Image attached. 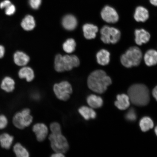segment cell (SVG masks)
<instances>
[{"label":"cell","instance_id":"3957f363","mask_svg":"<svg viewBox=\"0 0 157 157\" xmlns=\"http://www.w3.org/2000/svg\"><path fill=\"white\" fill-rule=\"evenodd\" d=\"M79 64V59L75 55L62 56L58 54L55 58V68L58 72L71 70L74 67H77Z\"/></svg>","mask_w":157,"mask_h":157},{"label":"cell","instance_id":"5b68a950","mask_svg":"<svg viewBox=\"0 0 157 157\" xmlns=\"http://www.w3.org/2000/svg\"><path fill=\"white\" fill-rule=\"evenodd\" d=\"M48 139L51 146L55 152L65 154L69 148L67 140L62 133H52L49 135Z\"/></svg>","mask_w":157,"mask_h":157},{"label":"cell","instance_id":"f1b7e54d","mask_svg":"<svg viewBox=\"0 0 157 157\" xmlns=\"http://www.w3.org/2000/svg\"><path fill=\"white\" fill-rule=\"evenodd\" d=\"M8 123L6 117L4 115H0V130L6 128Z\"/></svg>","mask_w":157,"mask_h":157},{"label":"cell","instance_id":"44dd1931","mask_svg":"<svg viewBox=\"0 0 157 157\" xmlns=\"http://www.w3.org/2000/svg\"><path fill=\"white\" fill-rule=\"evenodd\" d=\"M21 27L25 30H32L35 26V21L34 17L31 15H26L21 21Z\"/></svg>","mask_w":157,"mask_h":157},{"label":"cell","instance_id":"484cf974","mask_svg":"<svg viewBox=\"0 0 157 157\" xmlns=\"http://www.w3.org/2000/svg\"><path fill=\"white\" fill-rule=\"evenodd\" d=\"M139 124L141 130L143 132H146L152 128L154 125L152 120L148 117H144L141 119Z\"/></svg>","mask_w":157,"mask_h":157},{"label":"cell","instance_id":"ba28073f","mask_svg":"<svg viewBox=\"0 0 157 157\" xmlns=\"http://www.w3.org/2000/svg\"><path fill=\"white\" fill-rule=\"evenodd\" d=\"M53 90L57 98L63 101H67L73 91L71 85L67 81L55 84Z\"/></svg>","mask_w":157,"mask_h":157},{"label":"cell","instance_id":"74e56055","mask_svg":"<svg viewBox=\"0 0 157 157\" xmlns=\"http://www.w3.org/2000/svg\"><path fill=\"white\" fill-rule=\"evenodd\" d=\"M155 132L157 136V126L155 127Z\"/></svg>","mask_w":157,"mask_h":157},{"label":"cell","instance_id":"cb8c5ba5","mask_svg":"<svg viewBox=\"0 0 157 157\" xmlns=\"http://www.w3.org/2000/svg\"><path fill=\"white\" fill-rule=\"evenodd\" d=\"M78 111L80 114L86 120H88L91 119H95L97 116L95 112L92 108L85 106L80 107Z\"/></svg>","mask_w":157,"mask_h":157},{"label":"cell","instance_id":"4fadbf2b","mask_svg":"<svg viewBox=\"0 0 157 157\" xmlns=\"http://www.w3.org/2000/svg\"><path fill=\"white\" fill-rule=\"evenodd\" d=\"M15 83L14 79L10 76H6L1 82L0 87L2 90L7 93H10L15 89Z\"/></svg>","mask_w":157,"mask_h":157},{"label":"cell","instance_id":"8fae6325","mask_svg":"<svg viewBox=\"0 0 157 157\" xmlns=\"http://www.w3.org/2000/svg\"><path fill=\"white\" fill-rule=\"evenodd\" d=\"M135 42L139 46L146 44L150 40V33L144 29H136L135 31Z\"/></svg>","mask_w":157,"mask_h":157},{"label":"cell","instance_id":"8992f818","mask_svg":"<svg viewBox=\"0 0 157 157\" xmlns=\"http://www.w3.org/2000/svg\"><path fill=\"white\" fill-rule=\"evenodd\" d=\"M33 121V117L30 115V110L25 109L15 114L13 117L12 122L17 128L23 129L29 126Z\"/></svg>","mask_w":157,"mask_h":157},{"label":"cell","instance_id":"2e32d148","mask_svg":"<svg viewBox=\"0 0 157 157\" xmlns=\"http://www.w3.org/2000/svg\"><path fill=\"white\" fill-rule=\"evenodd\" d=\"M115 105L118 109L123 110L127 109L130 105V100L128 95L123 94L117 96V101Z\"/></svg>","mask_w":157,"mask_h":157},{"label":"cell","instance_id":"52a82bcc","mask_svg":"<svg viewBox=\"0 0 157 157\" xmlns=\"http://www.w3.org/2000/svg\"><path fill=\"white\" fill-rule=\"evenodd\" d=\"M101 39L105 44H116L121 36L120 31L116 28L105 25L101 30Z\"/></svg>","mask_w":157,"mask_h":157},{"label":"cell","instance_id":"9c48e42d","mask_svg":"<svg viewBox=\"0 0 157 157\" xmlns=\"http://www.w3.org/2000/svg\"><path fill=\"white\" fill-rule=\"evenodd\" d=\"M101 15L103 20L109 23H116L119 19L117 11L109 6H105L103 8L101 11Z\"/></svg>","mask_w":157,"mask_h":157},{"label":"cell","instance_id":"4316f807","mask_svg":"<svg viewBox=\"0 0 157 157\" xmlns=\"http://www.w3.org/2000/svg\"><path fill=\"white\" fill-rule=\"evenodd\" d=\"M76 44L74 39H69L65 42L63 45V50L68 53H71L75 50Z\"/></svg>","mask_w":157,"mask_h":157},{"label":"cell","instance_id":"836d02e7","mask_svg":"<svg viewBox=\"0 0 157 157\" xmlns=\"http://www.w3.org/2000/svg\"><path fill=\"white\" fill-rule=\"evenodd\" d=\"M6 50L5 47L0 45V59L2 58L5 56Z\"/></svg>","mask_w":157,"mask_h":157},{"label":"cell","instance_id":"4dcf8cb0","mask_svg":"<svg viewBox=\"0 0 157 157\" xmlns=\"http://www.w3.org/2000/svg\"><path fill=\"white\" fill-rule=\"evenodd\" d=\"M42 3V0H29V3L30 7L33 9H39Z\"/></svg>","mask_w":157,"mask_h":157},{"label":"cell","instance_id":"f546056e","mask_svg":"<svg viewBox=\"0 0 157 157\" xmlns=\"http://www.w3.org/2000/svg\"><path fill=\"white\" fill-rule=\"evenodd\" d=\"M15 11V6L12 4L5 9V14L8 16H11L14 14Z\"/></svg>","mask_w":157,"mask_h":157},{"label":"cell","instance_id":"7402d4cb","mask_svg":"<svg viewBox=\"0 0 157 157\" xmlns=\"http://www.w3.org/2000/svg\"><path fill=\"white\" fill-rule=\"evenodd\" d=\"M97 58L98 64L102 66L107 65L110 61L109 52L105 49H102L97 53Z\"/></svg>","mask_w":157,"mask_h":157},{"label":"cell","instance_id":"30bf717a","mask_svg":"<svg viewBox=\"0 0 157 157\" xmlns=\"http://www.w3.org/2000/svg\"><path fill=\"white\" fill-rule=\"evenodd\" d=\"M33 131L36 135L37 140L39 142L44 141L48 136V127L44 123H37L33 127Z\"/></svg>","mask_w":157,"mask_h":157},{"label":"cell","instance_id":"83f0119b","mask_svg":"<svg viewBox=\"0 0 157 157\" xmlns=\"http://www.w3.org/2000/svg\"><path fill=\"white\" fill-rule=\"evenodd\" d=\"M50 129L52 133H62L60 125L57 122H54L51 124Z\"/></svg>","mask_w":157,"mask_h":157},{"label":"cell","instance_id":"8d00e7d4","mask_svg":"<svg viewBox=\"0 0 157 157\" xmlns=\"http://www.w3.org/2000/svg\"><path fill=\"white\" fill-rule=\"evenodd\" d=\"M149 1L152 5L157 7V0H149Z\"/></svg>","mask_w":157,"mask_h":157},{"label":"cell","instance_id":"e0dca14e","mask_svg":"<svg viewBox=\"0 0 157 157\" xmlns=\"http://www.w3.org/2000/svg\"><path fill=\"white\" fill-rule=\"evenodd\" d=\"M84 37L87 39H93L97 36L98 27L96 25L91 24H86L83 27Z\"/></svg>","mask_w":157,"mask_h":157},{"label":"cell","instance_id":"d4e9b609","mask_svg":"<svg viewBox=\"0 0 157 157\" xmlns=\"http://www.w3.org/2000/svg\"><path fill=\"white\" fill-rule=\"evenodd\" d=\"M13 151L17 157H29V153L21 143H17L13 146Z\"/></svg>","mask_w":157,"mask_h":157},{"label":"cell","instance_id":"d6a6232c","mask_svg":"<svg viewBox=\"0 0 157 157\" xmlns=\"http://www.w3.org/2000/svg\"><path fill=\"white\" fill-rule=\"evenodd\" d=\"M11 2L9 0H5L0 3V8L1 9H5L6 7L8 6L11 4Z\"/></svg>","mask_w":157,"mask_h":157},{"label":"cell","instance_id":"1f68e13d","mask_svg":"<svg viewBox=\"0 0 157 157\" xmlns=\"http://www.w3.org/2000/svg\"><path fill=\"white\" fill-rule=\"evenodd\" d=\"M126 118L129 121H133L136 119L137 116L134 110L131 109L129 110L126 115Z\"/></svg>","mask_w":157,"mask_h":157},{"label":"cell","instance_id":"9a60e30c","mask_svg":"<svg viewBox=\"0 0 157 157\" xmlns=\"http://www.w3.org/2000/svg\"><path fill=\"white\" fill-rule=\"evenodd\" d=\"M149 17L148 11L145 7L139 6L135 10L134 17L137 22H144L148 20Z\"/></svg>","mask_w":157,"mask_h":157},{"label":"cell","instance_id":"d6986e66","mask_svg":"<svg viewBox=\"0 0 157 157\" xmlns=\"http://www.w3.org/2000/svg\"><path fill=\"white\" fill-rule=\"evenodd\" d=\"M14 137L7 133L0 135V146L6 150H9L13 144Z\"/></svg>","mask_w":157,"mask_h":157},{"label":"cell","instance_id":"d590c367","mask_svg":"<svg viewBox=\"0 0 157 157\" xmlns=\"http://www.w3.org/2000/svg\"><path fill=\"white\" fill-rule=\"evenodd\" d=\"M152 95L157 101V86L153 90Z\"/></svg>","mask_w":157,"mask_h":157},{"label":"cell","instance_id":"5bb4252c","mask_svg":"<svg viewBox=\"0 0 157 157\" xmlns=\"http://www.w3.org/2000/svg\"><path fill=\"white\" fill-rule=\"evenodd\" d=\"M62 24L66 30L72 31L76 28L77 25V21L76 17L71 15L65 16L63 19Z\"/></svg>","mask_w":157,"mask_h":157},{"label":"cell","instance_id":"ffe728a7","mask_svg":"<svg viewBox=\"0 0 157 157\" xmlns=\"http://www.w3.org/2000/svg\"><path fill=\"white\" fill-rule=\"evenodd\" d=\"M145 63L148 66H152L157 64V52L151 49L146 53L144 56Z\"/></svg>","mask_w":157,"mask_h":157},{"label":"cell","instance_id":"603a6c76","mask_svg":"<svg viewBox=\"0 0 157 157\" xmlns=\"http://www.w3.org/2000/svg\"><path fill=\"white\" fill-rule=\"evenodd\" d=\"M87 103L92 109H98L103 105L102 99L99 96L95 95H91L88 96L87 99Z\"/></svg>","mask_w":157,"mask_h":157},{"label":"cell","instance_id":"ac0fdd59","mask_svg":"<svg viewBox=\"0 0 157 157\" xmlns=\"http://www.w3.org/2000/svg\"><path fill=\"white\" fill-rule=\"evenodd\" d=\"M18 76L21 79L25 78L28 82L32 81L34 78V73L33 70L27 66L22 67L19 70Z\"/></svg>","mask_w":157,"mask_h":157},{"label":"cell","instance_id":"e575fe53","mask_svg":"<svg viewBox=\"0 0 157 157\" xmlns=\"http://www.w3.org/2000/svg\"><path fill=\"white\" fill-rule=\"evenodd\" d=\"M52 157H65L63 153L60 152H55V154H52Z\"/></svg>","mask_w":157,"mask_h":157},{"label":"cell","instance_id":"277c9868","mask_svg":"<svg viewBox=\"0 0 157 157\" xmlns=\"http://www.w3.org/2000/svg\"><path fill=\"white\" fill-rule=\"evenodd\" d=\"M142 58V51L137 47H131L121 58V64L125 67L131 68L140 64Z\"/></svg>","mask_w":157,"mask_h":157},{"label":"cell","instance_id":"7c38bea8","mask_svg":"<svg viewBox=\"0 0 157 157\" xmlns=\"http://www.w3.org/2000/svg\"><path fill=\"white\" fill-rule=\"evenodd\" d=\"M30 60L29 56L21 51H17L13 55V60L16 65L23 67L29 63Z\"/></svg>","mask_w":157,"mask_h":157},{"label":"cell","instance_id":"6da1fadb","mask_svg":"<svg viewBox=\"0 0 157 157\" xmlns=\"http://www.w3.org/2000/svg\"><path fill=\"white\" fill-rule=\"evenodd\" d=\"M112 83L110 78L103 70L94 71L88 76L87 84L90 89L98 94H103Z\"/></svg>","mask_w":157,"mask_h":157},{"label":"cell","instance_id":"7a4b0ae2","mask_svg":"<svg viewBox=\"0 0 157 157\" xmlns=\"http://www.w3.org/2000/svg\"><path fill=\"white\" fill-rule=\"evenodd\" d=\"M128 94L131 102L138 106L146 105L150 101V92L144 84H133L129 88Z\"/></svg>","mask_w":157,"mask_h":157}]
</instances>
